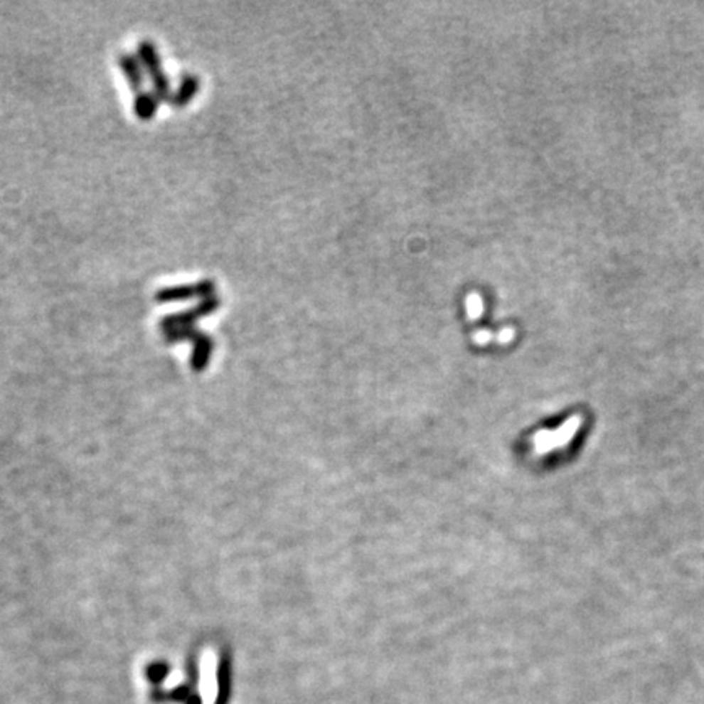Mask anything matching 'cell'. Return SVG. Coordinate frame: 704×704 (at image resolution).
Masks as SVG:
<instances>
[{"label":"cell","instance_id":"obj_1","mask_svg":"<svg viewBox=\"0 0 704 704\" xmlns=\"http://www.w3.org/2000/svg\"><path fill=\"white\" fill-rule=\"evenodd\" d=\"M137 58L141 59L144 70L147 72L150 80H152V90L159 93L160 97L164 98V102H169L170 95L173 92L170 85V78L165 74L164 65H161L159 49L155 48V44L150 41V39H142V41L137 44Z\"/></svg>","mask_w":704,"mask_h":704},{"label":"cell","instance_id":"obj_2","mask_svg":"<svg viewBox=\"0 0 704 704\" xmlns=\"http://www.w3.org/2000/svg\"><path fill=\"white\" fill-rule=\"evenodd\" d=\"M220 304H222V300L217 297V295H210V297H208V299L199 300L198 304L191 306V309H186L183 311H176V313H171V315H166L160 320L161 333H166V331H170V329H176V328L194 326L199 320H203V318L212 315V313L219 309Z\"/></svg>","mask_w":704,"mask_h":704},{"label":"cell","instance_id":"obj_3","mask_svg":"<svg viewBox=\"0 0 704 704\" xmlns=\"http://www.w3.org/2000/svg\"><path fill=\"white\" fill-rule=\"evenodd\" d=\"M215 281L214 279H201L198 282L178 284V286H165L159 289L154 299L159 304H171V302H184L191 299H208L215 295Z\"/></svg>","mask_w":704,"mask_h":704},{"label":"cell","instance_id":"obj_4","mask_svg":"<svg viewBox=\"0 0 704 704\" xmlns=\"http://www.w3.org/2000/svg\"><path fill=\"white\" fill-rule=\"evenodd\" d=\"M116 60L122 72V75H124L127 83H129V87L132 88V92L134 93L142 92L145 78H144V67L141 59H139L136 54L122 51L119 55H117Z\"/></svg>","mask_w":704,"mask_h":704},{"label":"cell","instance_id":"obj_5","mask_svg":"<svg viewBox=\"0 0 704 704\" xmlns=\"http://www.w3.org/2000/svg\"><path fill=\"white\" fill-rule=\"evenodd\" d=\"M199 87H201L199 77L186 72V74L181 75V80L178 83L176 90L171 92L169 103L171 106H175V108H184V106L198 95Z\"/></svg>","mask_w":704,"mask_h":704},{"label":"cell","instance_id":"obj_6","mask_svg":"<svg viewBox=\"0 0 704 704\" xmlns=\"http://www.w3.org/2000/svg\"><path fill=\"white\" fill-rule=\"evenodd\" d=\"M150 698L156 703H164V701H181L184 704H203V700L198 693L194 691V683L189 685H180L176 688H173L171 691H164V690H152L150 693Z\"/></svg>","mask_w":704,"mask_h":704},{"label":"cell","instance_id":"obj_7","mask_svg":"<svg viewBox=\"0 0 704 704\" xmlns=\"http://www.w3.org/2000/svg\"><path fill=\"white\" fill-rule=\"evenodd\" d=\"M161 102H164V98H161L156 92H154L152 88H150V90L139 92L136 93V97H134V106H132L134 114L142 121L152 119L156 111H159Z\"/></svg>","mask_w":704,"mask_h":704},{"label":"cell","instance_id":"obj_8","mask_svg":"<svg viewBox=\"0 0 704 704\" xmlns=\"http://www.w3.org/2000/svg\"><path fill=\"white\" fill-rule=\"evenodd\" d=\"M217 681H219V695H217L215 704H227L232 690V668L230 656L223 652L219 661V670H217Z\"/></svg>","mask_w":704,"mask_h":704},{"label":"cell","instance_id":"obj_9","mask_svg":"<svg viewBox=\"0 0 704 704\" xmlns=\"http://www.w3.org/2000/svg\"><path fill=\"white\" fill-rule=\"evenodd\" d=\"M170 672V667H169V663H165V662H154V663H150L147 670H145V673H147V678L152 681V683H161V681L165 680L166 675H169Z\"/></svg>","mask_w":704,"mask_h":704},{"label":"cell","instance_id":"obj_10","mask_svg":"<svg viewBox=\"0 0 704 704\" xmlns=\"http://www.w3.org/2000/svg\"><path fill=\"white\" fill-rule=\"evenodd\" d=\"M466 306H468V311L471 313L473 316H476L479 315V311H481L483 309V304H481V299L478 297V295H468V299H466Z\"/></svg>","mask_w":704,"mask_h":704}]
</instances>
